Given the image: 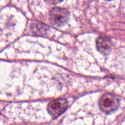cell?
<instances>
[{"label":"cell","instance_id":"7a4b0ae2","mask_svg":"<svg viewBox=\"0 0 125 125\" xmlns=\"http://www.w3.org/2000/svg\"><path fill=\"white\" fill-rule=\"evenodd\" d=\"M49 18L54 25L61 26L68 21V12L66 9L56 7L50 10Z\"/></svg>","mask_w":125,"mask_h":125},{"label":"cell","instance_id":"277c9868","mask_svg":"<svg viewBox=\"0 0 125 125\" xmlns=\"http://www.w3.org/2000/svg\"><path fill=\"white\" fill-rule=\"evenodd\" d=\"M112 42L109 39L105 37H100L96 41V46L100 52L107 54L111 50Z\"/></svg>","mask_w":125,"mask_h":125},{"label":"cell","instance_id":"6da1fadb","mask_svg":"<svg viewBox=\"0 0 125 125\" xmlns=\"http://www.w3.org/2000/svg\"><path fill=\"white\" fill-rule=\"evenodd\" d=\"M99 106L103 112L111 113L114 112L119 106V100L114 95L105 94L99 100Z\"/></svg>","mask_w":125,"mask_h":125},{"label":"cell","instance_id":"3957f363","mask_svg":"<svg viewBox=\"0 0 125 125\" xmlns=\"http://www.w3.org/2000/svg\"><path fill=\"white\" fill-rule=\"evenodd\" d=\"M68 107V101L63 98L56 99L48 105V111L53 118L62 114Z\"/></svg>","mask_w":125,"mask_h":125}]
</instances>
